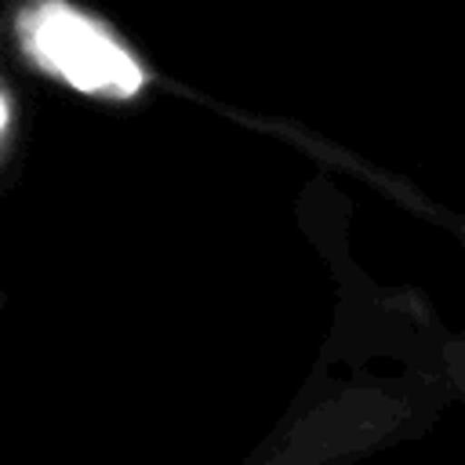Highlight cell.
<instances>
[{
    "mask_svg": "<svg viewBox=\"0 0 465 465\" xmlns=\"http://www.w3.org/2000/svg\"><path fill=\"white\" fill-rule=\"evenodd\" d=\"M11 127H15V105H11V91L0 80V156H4L7 142H11Z\"/></svg>",
    "mask_w": 465,
    "mask_h": 465,
    "instance_id": "cell-1",
    "label": "cell"
}]
</instances>
